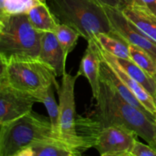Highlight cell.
<instances>
[{
    "instance_id": "cell-15",
    "label": "cell",
    "mask_w": 156,
    "mask_h": 156,
    "mask_svg": "<svg viewBox=\"0 0 156 156\" xmlns=\"http://www.w3.org/2000/svg\"><path fill=\"white\" fill-rule=\"evenodd\" d=\"M122 12L146 36L156 43V16L152 12L143 5H126Z\"/></svg>"
},
{
    "instance_id": "cell-28",
    "label": "cell",
    "mask_w": 156,
    "mask_h": 156,
    "mask_svg": "<svg viewBox=\"0 0 156 156\" xmlns=\"http://www.w3.org/2000/svg\"><path fill=\"white\" fill-rule=\"evenodd\" d=\"M154 98H155V102H156V92H155V95H154Z\"/></svg>"
},
{
    "instance_id": "cell-6",
    "label": "cell",
    "mask_w": 156,
    "mask_h": 156,
    "mask_svg": "<svg viewBox=\"0 0 156 156\" xmlns=\"http://www.w3.org/2000/svg\"><path fill=\"white\" fill-rule=\"evenodd\" d=\"M79 76L66 73L61 85L57 89L59 101V137L76 148L80 153L85 152L76 133V112L75 103V85Z\"/></svg>"
},
{
    "instance_id": "cell-9",
    "label": "cell",
    "mask_w": 156,
    "mask_h": 156,
    "mask_svg": "<svg viewBox=\"0 0 156 156\" xmlns=\"http://www.w3.org/2000/svg\"><path fill=\"white\" fill-rule=\"evenodd\" d=\"M38 102L30 93L20 91L0 82V125L15 120L32 111Z\"/></svg>"
},
{
    "instance_id": "cell-12",
    "label": "cell",
    "mask_w": 156,
    "mask_h": 156,
    "mask_svg": "<svg viewBox=\"0 0 156 156\" xmlns=\"http://www.w3.org/2000/svg\"><path fill=\"white\" fill-rule=\"evenodd\" d=\"M79 150L57 137L37 140L20 152L18 156H79Z\"/></svg>"
},
{
    "instance_id": "cell-16",
    "label": "cell",
    "mask_w": 156,
    "mask_h": 156,
    "mask_svg": "<svg viewBox=\"0 0 156 156\" xmlns=\"http://www.w3.org/2000/svg\"><path fill=\"white\" fill-rule=\"evenodd\" d=\"M27 15L32 26L40 31L54 33L59 24L47 3L34 6L27 12Z\"/></svg>"
},
{
    "instance_id": "cell-18",
    "label": "cell",
    "mask_w": 156,
    "mask_h": 156,
    "mask_svg": "<svg viewBox=\"0 0 156 156\" xmlns=\"http://www.w3.org/2000/svg\"><path fill=\"white\" fill-rule=\"evenodd\" d=\"M117 60L125 71L139 83L141 84L154 97L156 92V77L151 76L133 61L120 58H117Z\"/></svg>"
},
{
    "instance_id": "cell-21",
    "label": "cell",
    "mask_w": 156,
    "mask_h": 156,
    "mask_svg": "<svg viewBox=\"0 0 156 156\" xmlns=\"http://www.w3.org/2000/svg\"><path fill=\"white\" fill-rule=\"evenodd\" d=\"M132 61L147 72L151 76H156V61L143 48L133 44H128Z\"/></svg>"
},
{
    "instance_id": "cell-24",
    "label": "cell",
    "mask_w": 156,
    "mask_h": 156,
    "mask_svg": "<svg viewBox=\"0 0 156 156\" xmlns=\"http://www.w3.org/2000/svg\"><path fill=\"white\" fill-rule=\"evenodd\" d=\"M95 1L102 5L110 6L116 9H120L121 10H123V8L126 6L123 0H95Z\"/></svg>"
},
{
    "instance_id": "cell-5",
    "label": "cell",
    "mask_w": 156,
    "mask_h": 156,
    "mask_svg": "<svg viewBox=\"0 0 156 156\" xmlns=\"http://www.w3.org/2000/svg\"><path fill=\"white\" fill-rule=\"evenodd\" d=\"M56 76L54 70L39 59L1 63L0 82L32 94L53 85L59 89Z\"/></svg>"
},
{
    "instance_id": "cell-26",
    "label": "cell",
    "mask_w": 156,
    "mask_h": 156,
    "mask_svg": "<svg viewBox=\"0 0 156 156\" xmlns=\"http://www.w3.org/2000/svg\"><path fill=\"white\" fill-rule=\"evenodd\" d=\"M126 5H143L145 6L142 0H123Z\"/></svg>"
},
{
    "instance_id": "cell-27",
    "label": "cell",
    "mask_w": 156,
    "mask_h": 156,
    "mask_svg": "<svg viewBox=\"0 0 156 156\" xmlns=\"http://www.w3.org/2000/svg\"><path fill=\"white\" fill-rule=\"evenodd\" d=\"M149 145H150V146L156 151V120L155 121V134H154L153 140H152V143H149Z\"/></svg>"
},
{
    "instance_id": "cell-19",
    "label": "cell",
    "mask_w": 156,
    "mask_h": 156,
    "mask_svg": "<svg viewBox=\"0 0 156 156\" xmlns=\"http://www.w3.org/2000/svg\"><path fill=\"white\" fill-rule=\"evenodd\" d=\"M94 40L102 49L115 56L116 57L132 60L128 44L124 41L104 33L96 35Z\"/></svg>"
},
{
    "instance_id": "cell-2",
    "label": "cell",
    "mask_w": 156,
    "mask_h": 156,
    "mask_svg": "<svg viewBox=\"0 0 156 156\" xmlns=\"http://www.w3.org/2000/svg\"><path fill=\"white\" fill-rule=\"evenodd\" d=\"M44 33L32 26L27 13L0 14L1 63L39 59Z\"/></svg>"
},
{
    "instance_id": "cell-10",
    "label": "cell",
    "mask_w": 156,
    "mask_h": 156,
    "mask_svg": "<svg viewBox=\"0 0 156 156\" xmlns=\"http://www.w3.org/2000/svg\"><path fill=\"white\" fill-rule=\"evenodd\" d=\"M100 51L102 58L111 66V68L124 82L131 92L138 98L146 109L156 119V102L153 96H152V94L141 84L139 83L125 71L124 69L119 63L117 58L115 56L107 52L101 47Z\"/></svg>"
},
{
    "instance_id": "cell-29",
    "label": "cell",
    "mask_w": 156,
    "mask_h": 156,
    "mask_svg": "<svg viewBox=\"0 0 156 156\" xmlns=\"http://www.w3.org/2000/svg\"><path fill=\"white\" fill-rule=\"evenodd\" d=\"M155 77H156V76H155Z\"/></svg>"
},
{
    "instance_id": "cell-3",
    "label": "cell",
    "mask_w": 156,
    "mask_h": 156,
    "mask_svg": "<svg viewBox=\"0 0 156 156\" xmlns=\"http://www.w3.org/2000/svg\"><path fill=\"white\" fill-rule=\"evenodd\" d=\"M47 4L59 23L73 27L87 41L101 33L112 36L106 11L95 0H47Z\"/></svg>"
},
{
    "instance_id": "cell-11",
    "label": "cell",
    "mask_w": 156,
    "mask_h": 156,
    "mask_svg": "<svg viewBox=\"0 0 156 156\" xmlns=\"http://www.w3.org/2000/svg\"><path fill=\"white\" fill-rule=\"evenodd\" d=\"M101 54L100 47L94 39L88 41V46L81 60L76 74L88 79L91 88L93 98L96 99L100 89V67Z\"/></svg>"
},
{
    "instance_id": "cell-14",
    "label": "cell",
    "mask_w": 156,
    "mask_h": 156,
    "mask_svg": "<svg viewBox=\"0 0 156 156\" xmlns=\"http://www.w3.org/2000/svg\"><path fill=\"white\" fill-rule=\"evenodd\" d=\"M100 79L109 84L111 87H113L126 101L129 102V104L133 105L136 108L143 111V112L146 113L147 115H149V117H151L155 120H156L155 117L146 109V108L138 100V98L131 92V91L125 85L124 82L120 79L117 73L114 71L111 66L102 58V56L100 67Z\"/></svg>"
},
{
    "instance_id": "cell-20",
    "label": "cell",
    "mask_w": 156,
    "mask_h": 156,
    "mask_svg": "<svg viewBox=\"0 0 156 156\" xmlns=\"http://www.w3.org/2000/svg\"><path fill=\"white\" fill-rule=\"evenodd\" d=\"M54 34L63 50L64 55L67 58L76 47L80 34L73 27L62 23L58 24Z\"/></svg>"
},
{
    "instance_id": "cell-7",
    "label": "cell",
    "mask_w": 156,
    "mask_h": 156,
    "mask_svg": "<svg viewBox=\"0 0 156 156\" xmlns=\"http://www.w3.org/2000/svg\"><path fill=\"white\" fill-rule=\"evenodd\" d=\"M103 6L111 23L112 37L118 38L127 44L141 47L156 61V43L128 19L121 9L107 5Z\"/></svg>"
},
{
    "instance_id": "cell-22",
    "label": "cell",
    "mask_w": 156,
    "mask_h": 156,
    "mask_svg": "<svg viewBox=\"0 0 156 156\" xmlns=\"http://www.w3.org/2000/svg\"><path fill=\"white\" fill-rule=\"evenodd\" d=\"M47 2V0H1L0 14L27 13L34 6Z\"/></svg>"
},
{
    "instance_id": "cell-8",
    "label": "cell",
    "mask_w": 156,
    "mask_h": 156,
    "mask_svg": "<svg viewBox=\"0 0 156 156\" xmlns=\"http://www.w3.org/2000/svg\"><path fill=\"white\" fill-rule=\"evenodd\" d=\"M137 136L135 132L125 126H105L98 134L94 148L101 156H131Z\"/></svg>"
},
{
    "instance_id": "cell-13",
    "label": "cell",
    "mask_w": 156,
    "mask_h": 156,
    "mask_svg": "<svg viewBox=\"0 0 156 156\" xmlns=\"http://www.w3.org/2000/svg\"><path fill=\"white\" fill-rule=\"evenodd\" d=\"M66 59L55 34L44 32L41 40L39 59L51 67L56 76H62L66 73Z\"/></svg>"
},
{
    "instance_id": "cell-17",
    "label": "cell",
    "mask_w": 156,
    "mask_h": 156,
    "mask_svg": "<svg viewBox=\"0 0 156 156\" xmlns=\"http://www.w3.org/2000/svg\"><path fill=\"white\" fill-rule=\"evenodd\" d=\"M53 85L41 90L33 94L38 102L43 103L47 109L55 135L59 137V105L56 103L53 94Z\"/></svg>"
},
{
    "instance_id": "cell-25",
    "label": "cell",
    "mask_w": 156,
    "mask_h": 156,
    "mask_svg": "<svg viewBox=\"0 0 156 156\" xmlns=\"http://www.w3.org/2000/svg\"><path fill=\"white\" fill-rule=\"evenodd\" d=\"M145 6L156 16V0H142Z\"/></svg>"
},
{
    "instance_id": "cell-23",
    "label": "cell",
    "mask_w": 156,
    "mask_h": 156,
    "mask_svg": "<svg viewBox=\"0 0 156 156\" xmlns=\"http://www.w3.org/2000/svg\"><path fill=\"white\" fill-rule=\"evenodd\" d=\"M131 156H156V151L150 145H145L136 140L130 152Z\"/></svg>"
},
{
    "instance_id": "cell-1",
    "label": "cell",
    "mask_w": 156,
    "mask_h": 156,
    "mask_svg": "<svg viewBox=\"0 0 156 156\" xmlns=\"http://www.w3.org/2000/svg\"><path fill=\"white\" fill-rule=\"evenodd\" d=\"M96 101L92 117L100 123L102 127L111 125L125 126L149 144L152 143L155 134V120L126 101L113 87L101 79Z\"/></svg>"
},
{
    "instance_id": "cell-4",
    "label": "cell",
    "mask_w": 156,
    "mask_h": 156,
    "mask_svg": "<svg viewBox=\"0 0 156 156\" xmlns=\"http://www.w3.org/2000/svg\"><path fill=\"white\" fill-rule=\"evenodd\" d=\"M0 126V156H18L37 140L57 137L50 117L33 111Z\"/></svg>"
}]
</instances>
